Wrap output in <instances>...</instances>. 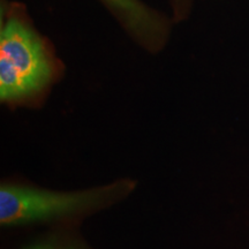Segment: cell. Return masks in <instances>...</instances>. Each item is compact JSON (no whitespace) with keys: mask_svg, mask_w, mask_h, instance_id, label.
<instances>
[{"mask_svg":"<svg viewBox=\"0 0 249 249\" xmlns=\"http://www.w3.org/2000/svg\"><path fill=\"white\" fill-rule=\"evenodd\" d=\"M136 187L134 179L121 178L107 185L64 192L5 180L0 185V225L5 229L73 227L85 218L126 200Z\"/></svg>","mask_w":249,"mask_h":249,"instance_id":"obj_1","label":"cell"},{"mask_svg":"<svg viewBox=\"0 0 249 249\" xmlns=\"http://www.w3.org/2000/svg\"><path fill=\"white\" fill-rule=\"evenodd\" d=\"M52 62L39 36L29 26L12 18L0 31V99L27 101L49 85Z\"/></svg>","mask_w":249,"mask_h":249,"instance_id":"obj_2","label":"cell"},{"mask_svg":"<svg viewBox=\"0 0 249 249\" xmlns=\"http://www.w3.org/2000/svg\"><path fill=\"white\" fill-rule=\"evenodd\" d=\"M124 18V21L143 36L154 37L160 34L163 24L160 18L139 0H105Z\"/></svg>","mask_w":249,"mask_h":249,"instance_id":"obj_3","label":"cell"},{"mask_svg":"<svg viewBox=\"0 0 249 249\" xmlns=\"http://www.w3.org/2000/svg\"><path fill=\"white\" fill-rule=\"evenodd\" d=\"M20 249H93L73 231V227H58Z\"/></svg>","mask_w":249,"mask_h":249,"instance_id":"obj_4","label":"cell"}]
</instances>
